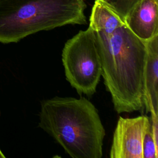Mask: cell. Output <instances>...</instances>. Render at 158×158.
Instances as JSON below:
<instances>
[{"label":"cell","instance_id":"8fae6325","mask_svg":"<svg viewBox=\"0 0 158 158\" xmlns=\"http://www.w3.org/2000/svg\"><path fill=\"white\" fill-rule=\"evenodd\" d=\"M5 157H6V156H4L3 152L2 151V150H1V149L0 148V158H5Z\"/></svg>","mask_w":158,"mask_h":158},{"label":"cell","instance_id":"277c9868","mask_svg":"<svg viewBox=\"0 0 158 158\" xmlns=\"http://www.w3.org/2000/svg\"><path fill=\"white\" fill-rule=\"evenodd\" d=\"M62 60L65 75L79 94L95 93L102 75V65L95 31L89 26L64 44Z\"/></svg>","mask_w":158,"mask_h":158},{"label":"cell","instance_id":"30bf717a","mask_svg":"<svg viewBox=\"0 0 158 158\" xmlns=\"http://www.w3.org/2000/svg\"><path fill=\"white\" fill-rule=\"evenodd\" d=\"M158 142L154 138L151 123L148 128L145 134L143 146V158H157L158 157Z\"/></svg>","mask_w":158,"mask_h":158},{"label":"cell","instance_id":"9c48e42d","mask_svg":"<svg viewBox=\"0 0 158 158\" xmlns=\"http://www.w3.org/2000/svg\"><path fill=\"white\" fill-rule=\"evenodd\" d=\"M141 0H102V2L114 12L124 22L132 9Z\"/></svg>","mask_w":158,"mask_h":158},{"label":"cell","instance_id":"5b68a950","mask_svg":"<svg viewBox=\"0 0 158 158\" xmlns=\"http://www.w3.org/2000/svg\"><path fill=\"white\" fill-rule=\"evenodd\" d=\"M151 119L145 115L119 117L114 133L110 158H143V146Z\"/></svg>","mask_w":158,"mask_h":158},{"label":"cell","instance_id":"7a4b0ae2","mask_svg":"<svg viewBox=\"0 0 158 158\" xmlns=\"http://www.w3.org/2000/svg\"><path fill=\"white\" fill-rule=\"evenodd\" d=\"M38 126L73 158H101L105 129L98 112L85 97L43 100Z\"/></svg>","mask_w":158,"mask_h":158},{"label":"cell","instance_id":"6da1fadb","mask_svg":"<svg viewBox=\"0 0 158 158\" xmlns=\"http://www.w3.org/2000/svg\"><path fill=\"white\" fill-rule=\"evenodd\" d=\"M95 31V30H94ZM102 65V75L115 110L121 114L143 107L146 41L126 25L110 35L95 31Z\"/></svg>","mask_w":158,"mask_h":158},{"label":"cell","instance_id":"3957f363","mask_svg":"<svg viewBox=\"0 0 158 158\" xmlns=\"http://www.w3.org/2000/svg\"><path fill=\"white\" fill-rule=\"evenodd\" d=\"M84 0H0V43H16L43 30L86 23Z\"/></svg>","mask_w":158,"mask_h":158},{"label":"cell","instance_id":"7c38bea8","mask_svg":"<svg viewBox=\"0 0 158 158\" xmlns=\"http://www.w3.org/2000/svg\"><path fill=\"white\" fill-rule=\"evenodd\" d=\"M100 1H101V2H102V0H99Z\"/></svg>","mask_w":158,"mask_h":158},{"label":"cell","instance_id":"ba28073f","mask_svg":"<svg viewBox=\"0 0 158 158\" xmlns=\"http://www.w3.org/2000/svg\"><path fill=\"white\" fill-rule=\"evenodd\" d=\"M125 23L102 2L96 0L91 10L89 27L94 30L110 35Z\"/></svg>","mask_w":158,"mask_h":158},{"label":"cell","instance_id":"52a82bcc","mask_svg":"<svg viewBox=\"0 0 158 158\" xmlns=\"http://www.w3.org/2000/svg\"><path fill=\"white\" fill-rule=\"evenodd\" d=\"M158 0H141L127 16L125 23L139 38L146 41L158 35Z\"/></svg>","mask_w":158,"mask_h":158},{"label":"cell","instance_id":"8992f818","mask_svg":"<svg viewBox=\"0 0 158 158\" xmlns=\"http://www.w3.org/2000/svg\"><path fill=\"white\" fill-rule=\"evenodd\" d=\"M147 60L144 73L143 106L151 115V123L158 125V35L146 41Z\"/></svg>","mask_w":158,"mask_h":158}]
</instances>
